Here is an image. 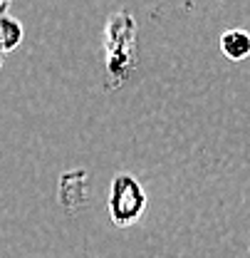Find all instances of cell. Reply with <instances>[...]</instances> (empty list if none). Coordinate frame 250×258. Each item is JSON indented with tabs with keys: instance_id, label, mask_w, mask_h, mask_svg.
Wrapping results in <instances>:
<instances>
[{
	"instance_id": "obj_1",
	"label": "cell",
	"mask_w": 250,
	"mask_h": 258,
	"mask_svg": "<svg viewBox=\"0 0 250 258\" xmlns=\"http://www.w3.org/2000/svg\"><path fill=\"white\" fill-rule=\"evenodd\" d=\"M144 209H146V194L141 189V184L129 174L117 176L112 184V199H109L112 219L119 226H129L144 214Z\"/></svg>"
},
{
	"instance_id": "obj_2",
	"label": "cell",
	"mask_w": 250,
	"mask_h": 258,
	"mask_svg": "<svg viewBox=\"0 0 250 258\" xmlns=\"http://www.w3.org/2000/svg\"><path fill=\"white\" fill-rule=\"evenodd\" d=\"M220 50L230 60H245L250 55V32L245 30H228L220 35Z\"/></svg>"
},
{
	"instance_id": "obj_3",
	"label": "cell",
	"mask_w": 250,
	"mask_h": 258,
	"mask_svg": "<svg viewBox=\"0 0 250 258\" xmlns=\"http://www.w3.org/2000/svg\"><path fill=\"white\" fill-rule=\"evenodd\" d=\"M20 37H23V30H20V25H18L15 20L0 18V47H3V50L15 47V45L20 42Z\"/></svg>"
},
{
	"instance_id": "obj_4",
	"label": "cell",
	"mask_w": 250,
	"mask_h": 258,
	"mask_svg": "<svg viewBox=\"0 0 250 258\" xmlns=\"http://www.w3.org/2000/svg\"><path fill=\"white\" fill-rule=\"evenodd\" d=\"M3 52H5V50H3V47H0V57H3Z\"/></svg>"
}]
</instances>
